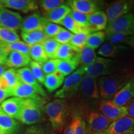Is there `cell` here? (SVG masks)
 Wrapping results in <instances>:
<instances>
[{
    "instance_id": "obj_1",
    "label": "cell",
    "mask_w": 134,
    "mask_h": 134,
    "mask_svg": "<svg viewBox=\"0 0 134 134\" xmlns=\"http://www.w3.org/2000/svg\"><path fill=\"white\" fill-rule=\"evenodd\" d=\"M44 102L41 97L23 99L21 111L18 120L28 125H33L41 122L45 113Z\"/></svg>"
},
{
    "instance_id": "obj_2",
    "label": "cell",
    "mask_w": 134,
    "mask_h": 134,
    "mask_svg": "<svg viewBox=\"0 0 134 134\" xmlns=\"http://www.w3.org/2000/svg\"><path fill=\"white\" fill-rule=\"evenodd\" d=\"M130 77L121 73H114L99 77L97 81L100 98L109 100L127 83Z\"/></svg>"
},
{
    "instance_id": "obj_3",
    "label": "cell",
    "mask_w": 134,
    "mask_h": 134,
    "mask_svg": "<svg viewBox=\"0 0 134 134\" xmlns=\"http://www.w3.org/2000/svg\"><path fill=\"white\" fill-rule=\"evenodd\" d=\"M45 113L47 115L52 129L55 131L62 129L68 115V105L66 100L56 99L45 105Z\"/></svg>"
},
{
    "instance_id": "obj_4",
    "label": "cell",
    "mask_w": 134,
    "mask_h": 134,
    "mask_svg": "<svg viewBox=\"0 0 134 134\" xmlns=\"http://www.w3.org/2000/svg\"><path fill=\"white\" fill-rule=\"evenodd\" d=\"M85 74L83 68L80 67L65 78L62 86L55 94L57 99H65L73 98L78 94L82 78Z\"/></svg>"
},
{
    "instance_id": "obj_5",
    "label": "cell",
    "mask_w": 134,
    "mask_h": 134,
    "mask_svg": "<svg viewBox=\"0 0 134 134\" xmlns=\"http://www.w3.org/2000/svg\"><path fill=\"white\" fill-rule=\"evenodd\" d=\"M82 68L86 74L96 79L98 77L113 74L115 68L114 62L109 58L97 57L91 65Z\"/></svg>"
},
{
    "instance_id": "obj_6",
    "label": "cell",
    "mask_w": 134,
    "mask_h": 134,
    "mask_svg": "<svg viewBox=\"0 0 134 134\" xmlns=\"http://www.w3.org/2000/svg\"><path fill=\"white\" fill-rule=\"evenodd\" d=\"M98 109L102 114L112 122L128 116V109L126 105H117L110 100H102L99 103Z\"/></svg>"
},
{
    "instance_id": "obj_7",
    "label": "cell",
    "mask_w": 134,
    "mask_h": 134,
    "mask_svg": "<svg viewBox=\"0 0 134 134\" xmlns=\"http://www.w3.org/2000/svg\"><path fill=\"white\" fill-rule=\"evenodd\" d=\"M105 33H127L134 36V18L132 13H127L108 24Z\"/></svg>"
},
{
    "instance_id": "obj_8",
    "label": "cell",
    "mask_w": 134,
    "mask_h": 134,
    "mask_svg": "<svg viewBox=\"0 0 134 134\" xmlns=\"http://www.w3.org/2000/svg\"><path fill=\"white\" fill-rule=\"evenodd\" d=\"M133 1L125 0L116 1L109 4L105 9V14L108 17V24H110L120 17L130 13L133 8Z\"/></svg>"
},
{
    "instance_id": "obj_9",
    "label": "cell",
    "mask_w": 134,
    "mask_h": 134,
    "mask_svg": "<svg viewBox=\"0 0 134 134\" xmlns=\"http://www.w3.org/2000/svg\"><path fill=\"white\" fill-rule=\"evenodd\" d=\"M78 93L84 99L96 101L99 99V93L96 78L85 73L82 78Z\"/></svg>"
},
{
    "instance_id": "obj_10",
    "label": "cell",
    "mask_w": 134,
    "mask_h": 134,
    "mask_svg": "<svg viewBox=\"0 0 134 134\" xmlns=\"http://www.w3.org/2000/svg\"><path fill=\"white\" fill-rule=\"evenodd\" d=\"M66 4L72 11L90 16L96 11H100L103 2L94 0H70L66 1Z\"/></svg>"
},
{
    "instance_id": "obj_11",
    "label": "cell",
    "mask_w": 134,
    "mask_h": 134,
    "mask_svg": "<svg viewBox=\"0 0 134 134\" xmlns=\"http://www.w3.org/2000/svg\"><path fill=\"white\" fill-rule=\"evenodd\" d=\"M112 122L102 114L92 112L88 117V125H86L87 134H93L106 130L111 124Z\"/></svg>"
},
{
    "instance_id": "obj_12",
    "label": "cell",
    "mask_w": 134,
    "mask_h": 134,
    "mask_svg": "<svg viewBox=\"0 0 134 134\" xmlns=\"http://www.w3.org/2000/svg\"><path fill=\"white\" fill-rule=\"evenodd\" d=\"M23 20V17L19 13L0 8V23L2 27L16 32L21 28Z\"/></svg>"
},
{
    "instance_id": "obj_13",
    "label": "cell",
    "mask_w": 134,
    "mask_h": 134,
    "mask_svg": "<svg viewBox=\"0 0 134 134\" xmlns=\"http://www.w3.org/2000/svg\"><path fill=\"white\" fill-rule=\"evenodd\" d=\"M38 3L33 0H0V8L12 9L24 13L38 9Z\"/></svg>"
},
{
    "instance_id": "obj_14",
    "label": "cell",
    "mask_w": 134,
    "mask_h": 134,
    "mask_svg": "<svg viewBox=\"0 0 134 134\" xmlns=\"http://www.w3.org/2000/svg\"><path fill=\"white\" fill-rule=\"evenodd\" d=\"M48 22V20L39 13H32L23 20L20 29L21 32L43 31Z\"/></svg>"
},
{
    "instance_id": "obj_15",
    "label": "cell",
    "mask_w": 134,
    "mask_h": 134,
    "mask_svg": "<svg viewBox=\"0 0 134 134\" xmlns=\"http://www.w3.org/2000/svg\"><path fill=\"white\" fill-rule=\"evenodd\" d=\"M134 99V76L129 81L113 98L112 101L117 105L125 106Z\"/></svg>"
},
{
    "instance_id": "obj_16",
    "label": "cell",
    "mask_w": 134,
    "mask_h": 134,
    "mask_svg": "<svg viewBox=\"0 0 134 134\" xmlns=\"http://www.w3.org/2000/svg\"><path fill=\"white\" fill-rule=\"evenodd\" d=\"M46 97V91H41L36 87L22 83L18 84L12 90V96L25 99H36L40 97Z\"/></svg>"
},
{
    "instance_id": "obj_17",
    "label": "cell",
    "mask_w": 134,
    "mask_h": 134,
    "mask_svg": "<svg viewBox=\"0 0 134 134\" xmlns=\"http://www.w3.org/2000/svg\"><path fill=\"white\" fill-rule=\"evenodd\" d=\"M106 130L109 134H134V119L122 117L112 122Z\"/></svg>"
},
{
    "instance_id": "obj_18",
    "label": "cell",
    "mask_w": 134,
    "mask_h": 134,
    "mask_svg": "<svg viewBox=\"0 0 134 134\" xmlns=\"http://www.w3.org/2000/svg\"><path fill=\"white\" fill-rule=\"evenodd\" d=\"M108 24V17L105 12L98 11L89 16L88 31L90 33L103 31L106 29Z\"/></svg>"
},
{
    "instance_id": "obj_19",
    "label": "cell",
    "mask_w": 134,
    "mask_h": 134,
    "mask_svg": "<svg viewBox=\"0 0 134 134\" xmlns=\"http://www.w3.org/2000/svg\"><path fill=\"white\" fill-rule=\"evenodd\" d=\"M22 100L23 99L16 97L8 98L1 104V107L8 116L18 120L21 111Z\"/></svg>"
},
{
    "instance_id": "obj_20",
    "label": "cell",
    "mask_w": 134,
    "mask_h": 134,
    "mask_svg": "<svg viewBox=\"0 0 134 134\" xmlns=\"http://www.w3.org/2000/svg\"><path fill=\"white\" fill-rule=\"evenodd\" d=\"M31 61L29 55L11 52L8 55L5 66L10 68H21L26 67L30 64Z\"/></svg>"
},
{
    "instance_id": "obj_21",
    "label": "cell",
    "mask_w": 134,
    "mask_h": 134,
    "mask_svg": "<svg viewBox=\"0 0 134 134\" xmlns=\"http://www.w3.org/2000/svg\"><path fill=\"white\" fill-rule=\"evenodd\" d=\"M21 83L14 68L6 70L0 76V88L3 90H13Z\"/></svg>"
},
{
    "instance_id": "obj_22",
    "label": "cell",
    "mask_w": 134,
    "mask_h": 134,
    "mask_svg": "<svg viewBox=\"0 0 134 134\" xmlns=\"http://www.w3.org/2000/svg\"><path fill=\"white\" fill-rule=\"evenodd\" d=\"M71 11V8L64 3L51 12L46 13L44 17L50 23L56 24H60V23L70 14Z\"/></svg>"
},
{
    "instance_id": "obj_23",
    "label": "cell",
    "mask_w": 134,
    "mask_h": 134,
    "mask_svg": "<svg viewBox=\"0 0 134 134\" xmlns=\"http://www.w3.org/2000/svg\"><path fill=\"white\" fill-rule=\"evenodd\" d=\"M0 127L9 134H16L20 129L19 122L3 111L0 106Z\"/></svg>"
},
{
    "instance_id": "obj_24",
    "label": "cell",
    "mask_w": 134,
    "mask_h": 134,
    "mask_svg": "<svg viewBox=\"0 0 134 134\" xmlns=\"http://www.w3.org/2000/svg\"><path fill=\"white\" fill-rule=\"evenodd\" d=\"M65 79V76L60 72L56 71L54 73L46 75L43 85L48 92L52 93L62 86Z\"/></svg>"
},
{
    "instance_id": "obj_25",
    "label": "cell",
    "mask_w": 134,
    "mask_h": 134,
    "mask_svg": "<svg viewBox=\"0 0 134 134\" xmlns=\"http://www.w3.org/2000/svg\"><path fill=\"white\" fill-rule=\"evenodd\" d=\"M17 75L22 83L36 87L41 91H45L41 85L37 81L29 67H24L16 70Z\"/></svg>"
},
{
    "instance_id": "obj_26",
    "label": "cell",
    "mask_w": 134,
    "mask_h": 134,
    "mask_svg": "<svg viewBox=\"0 0 134 134\" xmlns=\"http://www.w3.org/2000/svg\"><path fill=\"white\" fill-rule=\"evenodd\" d=\"M78 53L71 59L65 60H59L57 71L60 72L64 76H66L77 70V68L80 65Z\"/></svg>"
},
{
    "instance_id": "obj_27",
    "label": "cell",
    "mask_w": 134,
    "mask_h": 134,
    "mask_svg": "<svg viewBox=\"0 0 134 134\" xmlns=\"http://www.w3.org/2000/svg\"><path fill=\"white\" fill-rule=\"evenodd\" d=\"M21 36L24 42L29 46L42 43L45 40L48 38L43 31L21 32Z\"/></svg>"
},
{
    "instance_id": "obj_28",
    "label": "cell",
    "mask_w": 134,
    "mask_h": 134,
    "mask_svg": "<svg viewBox=\"0 0 134 134\" xmlns=\"http://www.w3.org/2000/svg\"><path fill=\"white\" fill-rule=\"evenodd\" d=\"M125 47L114 45L109 42H105L99 49L98 53L104 57H114L117 56Z\"/></svg>"
},
{
    "instance_id": "obj_29",
    "label": "cell",
    "mask_w": 134,
    "mask_h": 134,
    "mask_svg": "<svg viewBox=\"0 0 134 134\" xmlns=\"http://www.w3.org/2000/svg\"><path fill=\"white\" fill-rule=\"evenodd\" d=\"M90 32L85 30L78 34H73L72 38L69 43L74 48L77 52L79 53L83 48L86 46L87 40Z\"/></svg>"
},
{
    "instance_id": "obj_30",
    "label": "cell",
    "mask_w": 134,
    "mask_h": 134,
    "mask_svg": "<svg viewBox=\"0 0 134 134\" xmlns=\"http://www.w3.org/2000/svg\"><path fill=\"white\" fill-rule=\"evenodd\" d=\"M78 56L80 65H81L80 67H85L91 65L98 57L94 50L87 46H85L80 52Z\"/></svg>"
},
{
    "instance_id": "obj_31",
    "label": "cell",
    "mask_w": 134,
    "mask_h": 134,
    "mask_svg": "<svg viewBox=\"0 0 134 134\" xmlns=\"http://www.w3.org/2000/svg\"><path fill=\"white\" fill-rule=\"evenodd\" d=\"M29 56L33 61L36 62L44 63L48 60L42 43H38L30 47Z\"/></svg>"
},
{
    "instance_id": "obj_32",
    "label": "cell",
    "mask_w": 134,
    "mask_h": 134,
    "mask_svg": "<svg viewBox=\"0 0 134 134\" xmlns=\"http://www.w3.org/2000/svg\"><path fill=\"white\" fill-rule=\"evenodd\" d=\"M106 37L105 31H98L90 33L87 40V47L95 50L101 46Z\"/></svg>"
},
{
    "instance_id": "obj_33",
    "label": "cell",
    "mask_w": 134,
    "mask_h": 134,
    "mask_svg": "<svg viewBox=\"0 0 134 134\" xmlns=\"http://www.w3.org/2000/svg\"><path fill=\"white\" fill-rule=\"evenodd\" d=\"M48 59H57V54L60 44L53 38H47L42 43Z\"/></svg>"
},
{
    "instance_id": "obj_34",
    "label": "cell",
    "mask_w": 134,
    "mask_h": 134,
    "mask_svg": "<svg viewBox=\"0 0 134 134\" xmlns=\"http://www.w3.org/2000/svg\"><path fill=\"white\" fill-rule=\"evenodd\" d=\"M78 53V52H77L70 43L60 44L57 54V59L60 60H69L74 57Z\"/></svg>"
},
{
    "instance_id": "obj_35",
    "label": "cell",
    "mask_w": 134,
    "mask_h": 134,
    "mask_svg": "<svg viewBox=\"0 0 134 134\" xmlns=\"http://www.w3.org/2000/svg\"><path fill=\"white\" fill-rule=\"evenodd\" d=\"M0 39L6 44L21 41L17 32L1 26H0Z\"/></svg>"
},
{
    "instance_id": "obj_36",
    "label": "cell",
    "mask_w": 134,
    "mask_h": 134,
    "mask_svg": "<svg viewBox=\"0 0 134 134\" xmlns=\"http://www.w3.org/2000/svg\"><path fill=\"white\" fill-rule=\"evenodd\" d=\"M30 47L24 42L19 41L16 42L8 43L4 46V47L10 53L11 52H16L24 53V54L29 55Z\"/></svg>"
},
{
    "instance_id": "obj_37",
    "label": "cell",
    "mask_w": 134,
    "mask_h": 134,
    "mask_svg": "<svg viewBox=\"0 0 134 134\" xmlns=\"http://www.w3.org/2000/svg\"><path fill=\"white\" fill-rule=\"evenodd\" d=\"M43 65V63L36 62L34 61H31V62L29 64L30 68H31L34 76L35 77V78L38 83L40 84H42V85L44 83L45 78H46V76L42 70Z\"/></svg>"
},
{
    "instance_id": "obj_38",
    "label": "cell",
    "mask_w": 134,
    "mask_h": 134,
    "mask_svg": "<svg viewBox=\"0 0 134 134\" xmlns=\"http://www.w3.org/2000/svg\"><path fill=\"white\" fill-rule=\"evenodd\" d=\"M48 125H35L27 128L23 134H55Z\"/></svg>"
},
{
    "instance_id": "obj_39",
    "label": "cell",
    "mask_w": 134,
    "mask_h": 134,
    "mask_svg": "<svg viewBox=\"0 0 134 134\" xmlns=\"http://www.w3.org/2000/svg\"><path fill=\"white\" fill-rule=\"evenodd\" d=\"M60 24H61L62 26L65 27L66 30L71 32V33L73 34H78L80 32L86 30L82 28L81 27H80L74 20L72 19L71 17L70 16V15L67 16L66 18L60 23Z\"/></svg>"
},
{
    "instance_id": "obj_40",
    "label": "cell",
    "mask_w": 134,
    "mask_h": 134,
    "mask_svg": "<svg viewBox=\"0 0 134 134\" xmlns=\"http://www.w3.org/2000/svg\"><path fill=\"white\" fill-rule=\"evenodd\" d=\"M132 36L127 33H110L106 34L105 39L108 42L114 45H119L120 43L126 42Z\"/></svg>"
},
{
    "instance_id": "obj_41",
    "label": "cell",
    "mask_w": 134,
    "mask_h": 134,
    "mask_svg": "<svg viewBox=\"0 0 134 134\" xmlns=\"http://www.w3.org/2000/svg\"><path fill=\"white\" fill-rule=\"evenodd\" d=\"M38 2L45 13H48L64 4L65 1L63 0H42Z\"/></svg>"
},
{
    "instance_id": "obj_42",
    "label": "cell",
    "mask_w": 134,
    "mask_h": 134,
    "mask_svg": "<svg viewBox=\"0 0 134 134\" xmlns=\"http://www.w3.org/2000/svg\"><path fill=\"white\" fill-rule=\"evenodd\" d=\"M71 18L80 27L83 29H86L88 31L89 27V16L88 15L83 14V13L77 12V11H71L69 14Z\"/></svg>"
},
{
    "instance_id": "obj_43",
    "label": "cell",
    "mask_w": 134,
    "mask_h": 134,
    "mask_svg": "<svg viewBox=\"0 0 134 134\" xmlns=\"http://www.w3.org/2000/svg\"><path fill=\"white\" fill-rule=\"evenodd\" d=\"M72 121L74 126V134H87L86 124L81 117L75 116Z\"/></svg>"
},
{
    "instance_id": "obj_44",
    "label": "cell",
    "mask_w": 134,
    "mask_h": 134,
    "mask_svg": "<svg viewBox=\"0 0 134 134\" xmlns=\"http://www.w3.org/2000/svg\"><path fill=\"white\" fill-rule=\"evenodd\" d=\"M73 36V33L63 27V29L59 32V33L53 38L60 44H66L70 42Z\"/></svg>"
},
{
    "instance_id": "obj_45",
    "label": "cell",
    "mask_w": 134,
    "mask_h": 134,
    "mask_svg": "<svg viewBox=\"0 0 134 134\" xmlns=\"http://www.w3.org/2000/svg\"><path fill=\"white\" fill-rule=\"evenodd\" d=\"M63 29L59 25L50 23L48 21L43 28V31L46 34L48 38H53L59 33V32Z\"/></svg>"
},
{
    "instance_id": "obj_46",
    "label": "cell",
    "mask_w": 134,
    "mask_h": 134,
    "mask_svg": "<svg viewBox=\"0 0 134 134\" xmlns=\"http://www.w3.org/2000/svg\"><path fill=\"white\" fill-rule=\"evenodd\" d=\"M58 59H48L46 63H43L42 70L45 75H47L57 71Z\"/></svg>"
},
{
    "instance_id": "obj_47",
    "label": "cell",
    "mask_w": 134,
    "mask_h": 134,
    "mask_svg": "<svg viewBox=\"0 0 134 134\" xmlns=\"http://www.w3.org/2000/svg\"><path fill=\"white\" fill-rule=\"evenodd\" d=\"M9 53V52L4 47L0 46V65L5 66Z\"/></svg>"
},
{
    "instance_id": "obj_48",
    "label": "cell",
    "mask_w": 134,
    "mask_h": 134,
    "mask_svg": "<svg viewBox=\"0 0 134 134\" xmlns=\"http://www.w3.org/2000/svg\"><path fill=\"white\" fill-rule=\"evenodd\" d=\"M10 96H12V90H3L0 88V104H2Z\"/></svg>"
},
{
    "instance_id": "obj_49",
    "label": "cell",
    "mask_w": 134,
    "mask_h": 134,
    "mask_svg": "<svg viewBox=\"0 0 134 134\" xmlns=\"http://www.w3.org/2000/svg\"><path fill=\"white\" fill-rule=\"evenodd\" d=\"M126 106L128 109V115L134 119V99H132Z\"/></svg>"
},
{
    "instance_id": "obj_50",
    "label": "cell",
    "mask_w": 134,
    "mask_h": 134,
    "mask_svg": "<svg viewBox=\"0 0 134 134\" xmlns=\"http://www.w3.org/2000/svg\"><path fill=\"white\" fill-rule=\"evenodd\" d=\"M63 134H74V126L73 121H71L63 130Z\"/></svg>"
},
{
    "instance_id": "obj_51",
    "label": "cell",
    "mask_w": 134,
    "mask_h": 134,
    "mask_svg": "<svg viewBox=\"0 0 134 134\" xmlns=\"http://www.w3.org/2000/svg\"><path fill=\"white\" fill-rule=\"evenodd\" d=\"M125 43H126L127 44L129 45V46H130L131 47H132L134 48V36L130 37L129 39L127 40V42Z\"/></svg>"
},
{
    "instance_id": "obj_52",
    "label": "cell",
    "mask_w": 134,
    "mask_h": 134,
    "mask_svg": "<svg viewBox=\"0 0 134 134\" xmlns=\"http://www.w3.org/2000/svg\"><path fill=\"white\" fill-rule=\"evenodd\" d=\"M6 66H4V65H0V76L2 75L4 72L6 71Z\"/></svg>"
},
{
    "instance_id": "obj_53",
    "label": "cell",
    "mask_w": 134,
    "mask_h": 134,
    "mask_svg": "<svg viewBox=\"0 0 134 134\" xmlns=\"http://www.w3.org/2000/svg\"><path fill=\"white\" fill-rule=\"evenodd\" d=\"M0 134H9V133H8L7 132H6L5 130L2 129L0 127Z\"/></svg>"
},
{
    "instance_id": "obj_54",
    "label": "cell",
    "mask_w": 134,
    "mask_h": 134,
    "mask_svg": "<svg viewBox=\"0 0 134 134\" xmlns=\"http://www.w3.org/2000/svg\"><path fill=\"white\" fill-rule=\"evenodd\" d=\"M93 134H109V133H108V132H107V130H105V131L98 132V133H93Z\"/></svg>"
},
{
    "instance_id": "obj_55",
    "label": "cell",
    "mask_w": 134,
    "mask_h": 134,
    "mask_svg": "<svg viewBox=\"0 0 134 134\" xmlns=\"http://www.w3.org/2000/svg\"><path fill=\"white\" fill-rule=\"evenodd\" d=\"M6 43H4L2 41H1V39H0V46H3V47H4V46H5V45H6Z\"/></svg>"
},
{
    "instance_id": "obj_56",
    "label": "cell",
    "mask_w": 134,
    "mask_h": 134,
    "mask_svg": "<svg viewBox=\"0 0 134 134\" xmlns=\"http://www.w3.org/2000/svg\"><path fill=\"white\" fill-rule=\"evenodd\" d=\"M132 9H133V12H132V14H133V18H134V4H133V8H132Z\"/></svg>"
},
{
    "instance_id": "obj_57",
    "label": "cell",
    "mask_w": 134,
    "mask_h": 134,
    "mask_svg": "<svg viewBox=\"0 0 134 134\" xmlns=\"http://www.w3.org/2000/svg\"><path fill=\"white\" fill-rule=\"evenodd\" d=\"M0 26H1V27H2V26H1V23H0Z\"/></svg>"
}]
</instances>
